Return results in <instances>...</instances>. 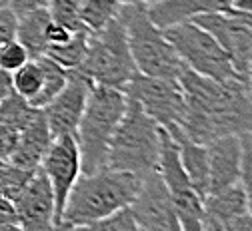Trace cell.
I'll return each instance as SVG.
<instances>
[{
	"label": "cell",
	"instance_id": "obj_21",
	"mask_svg": "<svg viewBox=\"0 0 252 231\" xmlns=\"http://www.w3.org/2000/svg\"><path fill=\"white\" fill-rule=\"evenodd\" d=\"M10 80H12V90L18 96H22L24 100L34 108L38 96L42 92V86H44V72H42V66H40L38 58L28 60L22 68L12 72Z\"/></svg>",
	"mask_w": 252,
	"mask_h": 231
},
{
	"label": "cell",
	"instance_id": "obj_3",
	"mask_svg": "<svg viewBox=\"0 0 252 231\" xmlns=\"http://www.w3.org/2000/svg\"><path fill=\"white\" fill-rule=\"evenodd\" d=\"M160 155V128L142 108L126 98V110L108 146L106 168L128 172L140 180L154 174Z\"/></svg>",
	"mask_w": 252,
	"mask_h": 231
},
{
	"label": "cell",
	"instance_id": "obj_32",
	"mask_svg": "<svg viewBox=\"0 0 252 231\" xmlns=\"http://www.w3.org/2000/svg\"><path fill=\"white\" fill-rule=\"evenodd\" d=\"M6 4L16 12V16H22V14L30 12V10L46 6V0H8Z\"/></svg>",
	"mask_w": 252,
	"mask_h": 231
},
{
	"label": "cell",
	"instance_id": "obj_19",
	"mask_svg": "<svg viewBox=\"0 0 252 231\" xmlns=\"http://www.w3.org/2000/svg\"><path fill=\"white\" fill-rule=\"evenodd\" d=\"M50 22L48 8H36L30 10L22 16H18V26H16V40L28 50L30 60L40 58L46 54L48 42H46V26Z\"/></svg>",
	"mask_w": 252,
	"mask_h": 231
},
{
	"label": "cell",
	"instance_id": "obj_15",
	"mask_svg": "<svg viewBox=\"0 0 252 231\" xmlns=\"http://www.w3.org/2000/svg\"><path fill=\"white\" fill-rule=\"evenodd\" d=\"M232 4L234 0H158L148 6V14L156 26L164 30L194 16L230 12Z\"/></svg>",
	"mask_w": 252,
	"mask_h": 231
},
{
	"label": "cell",
	"instance_id": "obj_36",
	"mask_svg": "<svg viewBox=\"0 0 252 231\" xmlns=\"http://www.w3.org/2000/svg\"><path fill=\"white\" fill-rule=\"evenodd\" d=\"M204 231H226L222 225H218L216 221H212V219H204Z\"/></svg>",
	"mask_w": 252,
	"mask_h": 231
},
{
	"label": "cell",
	"instance_id": "obj_9",
	"mask_svg": "<svg viewBox=\"0 0 252 231\" xmlns=\"http://www.w3.org/2000/svg\"><path fill=\"white\" fill-rule=\"evenodd\" d=\"M40 170L50 181L54 202H56V219L62 223V209H64L66 197L82 174V159H80V150L76 144L74 136H62L54 138L46 155L40 161Z\"/></svg>",
	"mask_w": 252,
	"mask_h": 231
},
{
	"label": "cell",
	"instance_id": "obj_31",
	"mask_svg": "<svg viewBox=\"0 0 252 231\" xmlns=\"http://www.w3.org/2000/svg\"><path fill=\"white\" fill-rule=\"evenodd\" d=\"M70 36H72L70 30H66L64 26L56 24V22L50 18V22H48V26H46V42H48V46H52V44H62V42H66Z\"/></svg>",
	"mask_w": 252,
	"mask_h": 231
},
{
	"label": "cell",
	"instance_id": "obj_40",
	"mask_svg": "<svg viewBox=\"0 0 252 231\" xmlns=\"http://www.w3.org/2000/svg\"><path fill=\"white\" fill-rule=\"evenodd\" d=\"M62 229H64V223H60V225H58V227H56L54 231H62Z\"/></svg>",
	"mask_w": 252,
	"mask_h": 231
},
{
	"label": "cell",
	"instance_id": "obj_11",
	"mask_svg": "<svg viewBox=\"0 0 252 231\" xmlns=\"http://www.w3.org/2000/svg\"><path fill=\"white\" fill-rule=\"evenodd\" d=\"M140 231H182L170 195L158 172L142 180L136 200L128 207Z\"/></svg>",
	"mask_w": 252,
	"mask_h": 231
},
{
	"label": "cell",
	"instance_id": "obj_22",
	"mask_svg": "<svg viewBox=\"0 0 252 231\" xmlns=\"http://www.w3.org/2000/svg\"><path fill=\"white\" fill-rule=\"evenodd\" d=\"M86 48H88V34L86 32H76V34H72L66 42L48 46L44 56H48L58 66H62L64 70L70 72V70H76L84 62Z\"/></svg>",
	"mask_w": 252,
	"mask_h": 231
},
{
	"label": "cell",
	"instance_id": "obj_27",
	"mask_svg": "<svg viewBox=\"0 0 252 231\" xmlns=\"http://www.w3.org/2000/svg\"><path fill=\"white\" fill-rule=\"evenodd\" d=\"M30 60L28 56V50L14 38L10 42H4L0 44V70H4L8 74L16 72L18 68H22V66Z\"/></svg>",
	"mask_w": 252,
	"mask_h": 231
},
{
	"label": "cell",
	"instance_id": "obj_35",
	"mask_svg": "<svg viewBox=\"0 0 252 231\" xmlns=\"http://www.w3.org/2000/svg\"><path fill=\"white\" fill-rule=\"evenodd\" d=\"M12 92V80H10V74L0 70V102Z\"/></svg>",
	"mask_w": 252,
	"mask_h": 231
},
{
	"label": "cell",
	"instance_id": "obj_16",
	"mask_svg": "<svg viewBox=\"0 0 252 231\" xmlns=\"http://www.w3.org/2000/svg\"><path fill=\"white\" fill-rule=\"evenodd\" d=\"M50 144H52V134L48 129L46 118L40 110L32 122L22 131H18V142L10 157V163L22 170H38Z\"/></svg>",
	"mask_w": 252,
	"mask_h": 231
},
{
	"label": "cell",
	"instance_id": "obj_30",
	"mask_svg": "<svg viewBox=\"0 0 252 231\" xmlns=\"http://www.w3.org/2000/svg\"><path fill=\"white\" fill-rule=\"evenodd\" d=\"M18 142V131L0 124V161H10Z\"/></svg>",
	"mask_w": 252,
	"mask_h": 231
},
{
	"label": "cell",
	"instance_id": "obj_28",
	"mask_svg": "<svg viewBox=\"0 0 252 231\" xmlns=\"http://www.w3.org/2000/svg\"><path fill=\"white\" fill-rule=\"evenodd\" d=\"M240 183L248 200V213L252 215V140L242 138V174Z\"/></svg>",
	"mask_w": 252,
	"mask_h": 231
},
{
	"label": "cell",
	"instance_id": "obj_10",
	"mask_svg": "<svg viewBox=\"0 0 252 231\" xmlns=\"http://www.w3.org/2000/svg\"><path fill=\"white\" fill-rule=\"evenodd\" d=\"M190 20L210 32L216 42L222 46V50L228 54L238 76L248 82V70L252 62V28L230 12L202 14Z\"/></svg>",
	"mask_w": 252,
	"mask_h": 231
},
{
	"label": "cell",
	"instance_id": "obj_29",
	"mask_svg": "<svg viewBox=\"0 0 252 231\" xmlns=\"http://www.w3.org/2000/svg\"><path fill=\"white\" fill-rule=\"evenodd\" d=\"M18 16L8 4H0V44L16 38Z\"/></svg>",
	"mask_w": 252,
	"mask_h": 231
},
{
	"label": "cell",
	"instance_id": "obj_39",
	"mask_svg": "<svg viewBox=\"0 0 252 231\" xmlns=\"http://www.w3.org/2000/svg\"><path fill=\"white\" fill-rule=\"evenodd\" d=\"M138 2H142V4H148V6H150V4H154V2H158V0H138Z\"/></svg>",
	"mask_w": 252,
	"mask_h": 231
},
{
	"label": "cell",
	"instance_id": "obj_38",
	"mask_svg": "<svg viewBox=\"0 0 252 231\" xmlns=\"http://www.w3.org/2000/svg\"><path fill=\"white\" fill-rule=\"evenodd\" d=\"M248 88H250V94H252V62H250V70H248Z\"/></svg>",
	"mask_w": 252,
	"mask_h": 231
},
{
	"label": "cell",
	"instance_id": "obj_4",
	"mask_svg": "<svg viewBox=\"0 0 252 231\" xmlns=\"http://www.w3.org/2000/svg\"><path fill=\"white\" fill-rule=\"evenodd\" d=\"M118 18L124 24L126 40H128V48L138 74L150 78L178 80L186 66L164 36V30L152 22L148 4H142L138 0L124 2L120 6Z\"/></svg>",
	"mask_w": 252,
	"mask_h": 231
},
{
	"label": "cell",
	"instance_id": "obj_2",
	"mask_svg": "<svg viewBox=\"0 0 252 231\" xmlns=\"http://www.w3.org/2000/svg\"><path fill=\"white\" fill-rule=\"evenodd\" d=\"M140 185V178L110 168H102L94 174H80L66 197L60 221L80 225L130 207Z\"/></svg>",
	"mask_w": 252,
	"mask_h": 231
},
{
	"label": "cell",
	"instance_id": "obj_23",
	"mask_svg": "<svg viewBox=\"0 0 252 231\" xmlns=\"http://www.w3.org/2000/svg\"><path fill=\"white\" fill-rule=\"evenodd\" d=\"M40 110L32 108L22 96H18L14 90L0 102V124L8 126L16 131H22L30 122L36 118Z\"/></svg>",
	"mask_w": 252,
	"mask_h": 231
},
{
	"label": "cell",
	"instance_id": "obj_20",
	"mask_svg": "<svg viewBox=\"0 0 252 231\" xmlns=\"http://www.w3.org/2000/svg\"><path fill=\"white\" fill-rule=\"evenodd\" d=\"M120 0H80V18L88 34L104 30L114 18H118Z\"/></svg>",
	"mask_w": 252,
	"mask_h": 231
},
{
	"label": "cell",
	"instance_id": "obj_13",
	"mask_svg": "<svg viewBox=\"0 0 252 231\" xmlns=\"http://www.w3.org/2000/svg\"><path fill=\"white\" fill-rule=\"evenodd\" d=\"M12 204L18 215V225L24 231H54L60 225L50 181L40 168Z\"/></svg>",
	"mask_w": 252,
	"mask_h": 231
},
{
	"label": "cell",
	"instance_id": "obj_1",
	"mask_svg": "<svg viewBox=\"0 0 252 231\" xmlns=\"http://www.w3.org/2000/svg\"><path fill=\"white\" fill-rule=\"evenodd\" d=\"M184 92L182 134L196 144H208L222 136L252 140V94L248 82L210 80L184 68L178 76Z\"/></svg>",
	"mask_w": 252,
	"mask_h": 231
},
{
	"label": "cell",
	"instance_id": "obj_8",
	"mask_svg": "<svg viewBox=\"0 0 252 231\" xmlns=\"http://www.w3.org/2000/svg\"><path fill=\"white\" fill-rule=\"evenodd\" d=\"M126 98L134 100L142 112L158 124L160 129L170 136L182 134L184 120V92L178 80L166 78H150L136 74L128 84L122 88Z\"/></svg>",
	"mask_w": 252,
	"mask_h": 231
},
{
	"label": "cell",
	"instance_id": "obj_17",
	"mask_svg": "<svg viewBox=\"0 0 252 231\" xmlns=\"http://www.w3.org/2000/svg\"><path fill=\"white\" fill-rule=\"evenodd\" d=\"M242 213H248V200L240 181L204 197V215L218 225H226Z\"/></svg>",
	"mask_w": 252,
	"mask_h": 231
},
{
	"label": "cell",
	"instance_id": "obj_5",
	"mask_svg": "<svg viewBox=\"0 0 252 231\" xmlns=\"http://www.w3.org/2000/svg\"><path fill=\"white\" fill-rule=\"evenodd\" d=\"M124 110L126 94L122 90L96 84L90 88L74 136L80 150L82 174H94L106 168L108 146Z\"/></svg>",
	"mask_w": 252,
	"mask_h": 231
},
{
	"label": "cell",
	"instance_id": "obj_34",
	"mask_svg": "<svg viewBox=\"0 0 252 231\" xmlns=\"http://www.w3.org/2000/svg\"><path fill=\"white\" fill-rule=\"evenodd\" d=\"M222 227L226 231H252V215L250 213H242V215L234 217L232 221H228Z\"/></svg>",
	"mask_w": 252,
	"mask_h": 231
},
{
	"label": "cell",
	"instance_id": "obj_44",
	"mask_svg": "<svg viewBox=\"0 0 252 231\" xmlns=\"http://www.w3.org/2000/svg\"><path fill=\"white\" fill-rule=\"evenodd\" d=\"M0 4H4V2H0Z\"/></svg>",
	"mask_w": 252,
	"mask_h": 231
},
{
	"label": "cell",
	"instance_id": "obj_25",
	"mask_svg": "<svg viewBox=\"0 0 252 231\" xmlns=\"http://www.w3.org/2000/svg\"><path fill=\"white\" fill-rule=\"evenodd\" d=\"M46 8H48L50 18L56 24L70 30L72 34L86 32L82 18H80V0H46Z\"/></svg>",
	"mask_w": 252,
	"mask_h": 231
},
{
	"label": "cell",
	"instance_id": "obj_7",
	"mask_svg": "<svg viewBox=\"0 0 252 231\" xmlns=\"http://www.w3.org/2000/svg\"><path fill=\"white\" fill-rule=\"evenodd\" d=\"M164 36L174 46L176 54L188 70L218 82L240 78L222 46L216 42L208 30H204L194 20H184L164 28Z\"/></svg>",
	"mask_w": 252,
	"mask_h": 231
},
{
	"label": "cell",
	"instance_id": "obj_14",
	"mask_svg": "<svg viewBox=\"0 0 252 231\" xmlns=\"http://www.w3.org/2000/svg\"><path fill=\"white\" fill-rule=\"evenodd\" d=\"M208 154V195L240 181L242 138L222 136L206 144Z\"/></svg>",
	"mask_w": 252,
	"mask_h": 231
},
{
	"label": "cell",
	"instance_id": "obj_26",
	"mask_svg": "<svg viewBox=\"0 0 252 231\" xmlns=\"http://www.w3.org/2000/svg\"><path fill=\"white\" fill-rule=\"evenodd\" d=\"M34 172L36 170H22V168L12 166L10 161H4L0 166V195L14 202L22 193V189L26 187V183L30 181Z\"/></svg>",
	"mask_w": 252,
	"mask_h": 231
},
{
	"label": "cell",
	"instance_id": "obj_24",
	"mask_svg": "<svg viewBox=\"0 0 252 231\" xmlns=\"http://www.w3.org/2000/svg\"><path fill=\"white\" fill-rule=\"evenodd\" d=\"M62 231H140V229L132 217V211L126 207V209H120L108 217L90 221V223H80V225H66L64 223V229Z\"/></svg>",
	"mask_w": 252,
	"mask_h": 231
},
{
	"label": "cell",
	"instance_id": "obj_6",
	"mask_svg": "<svg viewBox=\"0 0 252 231\" xmlns=\"http://www.w3.org/2000/svg\"><path fill=\"white\" fill-rule=\"evenodd\" d=\"M76 72L96 86L118 90H122L138 74L120 18H114L104 30L88 34L86 56Z\"/></svg>",
	"mask_w": 252,
	"mask_h": 231
},
{
	"label": "cell",
	"instance_id": "obj_37",
	"mask_svg": "<svg viewBox=\"0 0 252 231\" xmlns=\"http://www.w3.org/2000/svg\"><path fill=\"white\" fill-rule=\"evenodd\" d=\"M0 231H24L18 223H4V225H0Z\"/></svg>",
	"mask_w": 252,
	"mask_h": 231
},
{
	"label": "cell",
	"instance_id": "obj_12",
	"mask_svg": "<svg viewBox=\"0 0 252 231\" xmlns=\"http://www.w3.org/2000/svg\"><path fill=\"white\" fill-rule=\"evenodd\" d=\"M92 86L94 84L80 72L76 70L68 72L66 86L58 92V96L50 104L42 108L52 140L62 136H76V129L86 106V98Z\"/></svg>",
	"mask_w": 252,
	"mask_h": 231
},
{
	"label": "cell",
	"instance_id": "obj_41",
	"mask_svg": "<svg viewBox=\"0 0 252 231\" xmlns=\"http://www.w3.org/2000/svg\"><path fill=\"white\" fill-rule=\"evenodd\" d=\"M120 2H134V0H120Z\"/></svg>",
	"mask_w": 252,
	"mask_h": 231
},
{
	"label": "cell",
	"instance_id": "obj_42",
	"mask_svg": "<svg viewBox=\"0 0 252 231\" xmlns=\"http://www.w3.org/2000/svg\"><path fill=\"white\" fill-rule=\"evenodd\" d=\"M0 2H4V4H6V2H8V0H0Z\"/></svg>",
	"mask_w": 252,
	"mask_h": 231
},
{
	"label": "cell",
	"instance_id": "obj_43",
	"mask_svg": "<svg viewBox=\"0 0 252 231\" xmlns=\"http://www.w3.org/2000/svg\"><path fill=\"white\" fill-rule=\"evenodd\" d=\"M2 163H4V161H0V166H2Z\"/></svg>",
	"mask_w": 252,
	"mask_h": 231
},
{
	"label": "cell",
	"instance_id": "obj_18",
	"mask_svg": "<svg viewBox=\"0 0 252 231\" xmlns=\"http://www.w3.org/2000/svg\"><path fill=\"white\" fill-rule=\"evenodd\" d=\"M170 138L178 146L180 163H182L188 180H190L194 189L202 195V200H204V197L208 195V154H206V146L188 140L184 134L170 136Z\"/></svg>",
	"mask_w": 252,
	"mask_h": 231
},
{
	"label": "cell",
	"instance_id": "obj_33",
	"mask_svg": "<svg viewBox=\"0 0 252 231\" xmlns=\"http://www.w3.org/2000/svg\"><path fill=\"white\" fill-rule=\"evenodd\" d=\"M4 223H18V215H16L14 204L0 195V225Z\"/></svg>",
	"mask_w": 252,
	"mask_h": 231
}]
</instances>
